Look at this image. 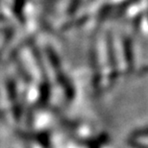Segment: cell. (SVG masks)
Here are the masks:
<instances>
[{
    "label": "cell",
    "instance_id": "cell-1",
    "mask_svg": "<svg viewBox=\"0 0 148 148\" xmlns=\"http://www.w3.org/2000/svg\"><path fill=\"white\" fill-rule=\"evenodd\" d=\"M5 20V17H4V16H0V21H4Z\"/></svg>",
    "mask_w": 148,
    "mask_h": 148
}]
</instances>
